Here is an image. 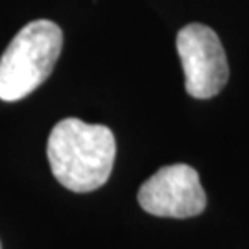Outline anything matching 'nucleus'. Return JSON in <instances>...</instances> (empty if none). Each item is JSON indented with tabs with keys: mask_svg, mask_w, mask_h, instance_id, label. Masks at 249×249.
<instances>
[{
	"mask_svg": "<svg viewBox=\"0 0 249 249\" xmlns=\"http://www.w3.org/2000/svg\"><path fill=\"white\" fill-rule=\"evenodd\" d=\"M176 45L188 94L197 100L216 96L229 80L227 55L216 32L194 22L179 30Z\"/></svg>",
	"mask_w": 249,
	"mask_h": 249,
	"instance_id": "7ed1b4c3",
	"label": "nucleus"
},
{
	"mask_svg": "<svg viewBox=\"0 0 249 249\" xmlns=\"http://www.w3.org/2000/svg\"><path fill=\"white\" fill-rule=\"evenodd\" d=\"M139 205L160 218H192L205 211L207 196L197 172L188 164L157 170L139 188Z\"/></svg>",
	"mask_w": 249,
	"mask_h": 249,
	"instance_id": "20e7f679",
	"label": "nucleus"
},
{
	"mask_svg": "<svg viewBox=\"0 0 249 249\" xmlns=\"http://www.w3.org/2000/svg\"><path fill=\"white\" fill-rule=\"evenodd\" d=\"M0 249H2V246H0Z\"/></svg>",
	"mask_w": 249,
	"mask_h": 249,
	"instance_id": "39448f33",
	"label": "nucleus"
},
{
	"mask_svg": "<svg viewBox=\"0 0 249 249\" xmlns=\"http://www.w3.org/2000/svg\"><path fill=\"white\" fill-rule=\"evenodd\" d=\"M53 178L78 194L98 190L107 183L116 157L113 131L80 118H63L53 125L46 144Z\"/></svg>",
	"mask_w": 249,
	"mask_h": 249,
	"instance_id": "f257e3e1",
	"label": "nucleus"
},
{
	"mask_svg": "<svg viewBox=\"0 0 249 249\" xmlns=\"http://www.w3.org/2000/svg\"><path fill=\"white\" fill-rule=\"evenodd\" d=\"M63 48V32L48 18L32 20L0 57V100L26 98L52 74Z\"/></svg>",
	"mask_w": 249,
	"mask_h": 249,
	"instance_id": "f03ea898",
	"label": "nucleus"
}]
</instances>
